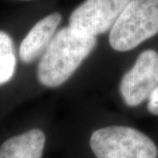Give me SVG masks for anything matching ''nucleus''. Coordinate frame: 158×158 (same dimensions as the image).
<instances>
[{"mask_svg": "<svg viewBox=\"0 0 158 158\" xmlns=\"http://www.w3.org/2000/svg\"><path fill=\"white\" fill-rule=\"evenodd\" d=\"M17 65L13 40L9 34L0 31V86L13 77Z\"/></svg>", "mask_w": 158, "mask_h": 158, "instance_id": "8", "label": "nucleus"}, {"mask_svg": "<svg viewBox=\"0 0 158 158\" xmlns=\"http://www.w3.org/2000/svg\"><path fill=\"white\" fill-rule=\"evenodd\" d=\"M90 145L97 158H157L158 149L146 135L128 127L113 126L95 131Z\"/></svg>", "mask_w": 158, "mask_h": 158, "instance_id": "3", "label": "nucleus"}, {"mask_svg": "<svg viewBox=\"0 0 158 158\" xmlns=\"http://www.w3.org/2000/svg\"><path fill=\"white\" fill-rule=\"evenodd\" d=\"M95 36L63 27L55 34L40 58L37 77L41 85L55 88L64 84L96 47Z\"/></svg>", "mask_w": 158, "mask_h": 158, "instance_id": "1", "label": "nucleus"}, {"mask_svg": "<svg viewBox=\"0 0 158 158\" xmlns=\"http://www.w3.org/2000/svg\"><path fill=\"white\" fill-rule=\"evenodd\" d=\"M61 20V14L55 12L34 25L19 47V57L23 62L30 63L44 54Z\"/></svg>", "mask_w": 158, "mask_h": 158, "instance_id": "6", "label": "nucleus"}, {"mask_svg": "<svg viewBox=\"0 0 158 158\" xmlns=\"http://www.w3.org/2000/svg\"><path fill=\"white\" fill-rule=\"evenodd\" d=\"M148 110L154 115H158V85L148 98Z\"/></svg>", "mask_w": 158, "mask_h": 158, "instance_id": "9", "label": "nucleus"}, {"mask_svg": "<svg viewBox=\"0 0 158 158\" xmlns=\"http://www.w3.org/2000/svg\"><path fill=\"white\" fill-rule=\"evenodd\" d=\"M158 85V53L143 51L134 66L123 76L119 91L125 104L134 107L148 99Z\"/></svg>", "mask_w": 158, "mask_h": 158, "instance_id": "5", "label": "nucleus"}, {"mask_svg": "<svg viewBox=\"0 0 158 158\" xmlns=\"http://www.w3.org/2000/svg\"><path fill=\"white\" fill-rule=\"evenodd\" d=\"M132 0H85L76 8L69 26L81 34L95 36L106 33Z\"/></svg>", "mask_w": 158, "mask_h": 158, "instance_id": "4", "label": "nucleus"}, {"mask_svg": "<svg viewBox=\"0 0 158 158\" xmlns=\"http://www.w3.org/2000/svg\"><path fill=\"white\" fill-rule=\"evenodd\" d=\"M158 34V0H132L110 30L114 50L126 52Z\"/></svg>", "mask_w": 158, "mask_h": 158, "instance_id": "2", "label": "nucleus"}, {"mask_svg": "<svg viewBox=\"0 0 158 158\" xmlns=\"http://www.w3.org/2000/svg\"><path fill=\"white\" fill-rule=\"evenodd\" d=\"M45 141L41 130H29L5 141L0 147V158H41Z\"/></svg>", "mask_w": 158, "mask_h": 158, "instance_id": "7", "label": "nucleus"}, {"mask_svg": "<svg viewBox=\"0 0 158 158\" xmlns=\"http://www.w3.org/2000/svg\"><path fill=\"white\" fill-rule=\"evenodd\" d=\"M21 1H30V0H21Z\"/></svg>", "mask_w": 158, "mask_h": 158, "instance_id": "10", "label": "nucleus"}]
</instances>
